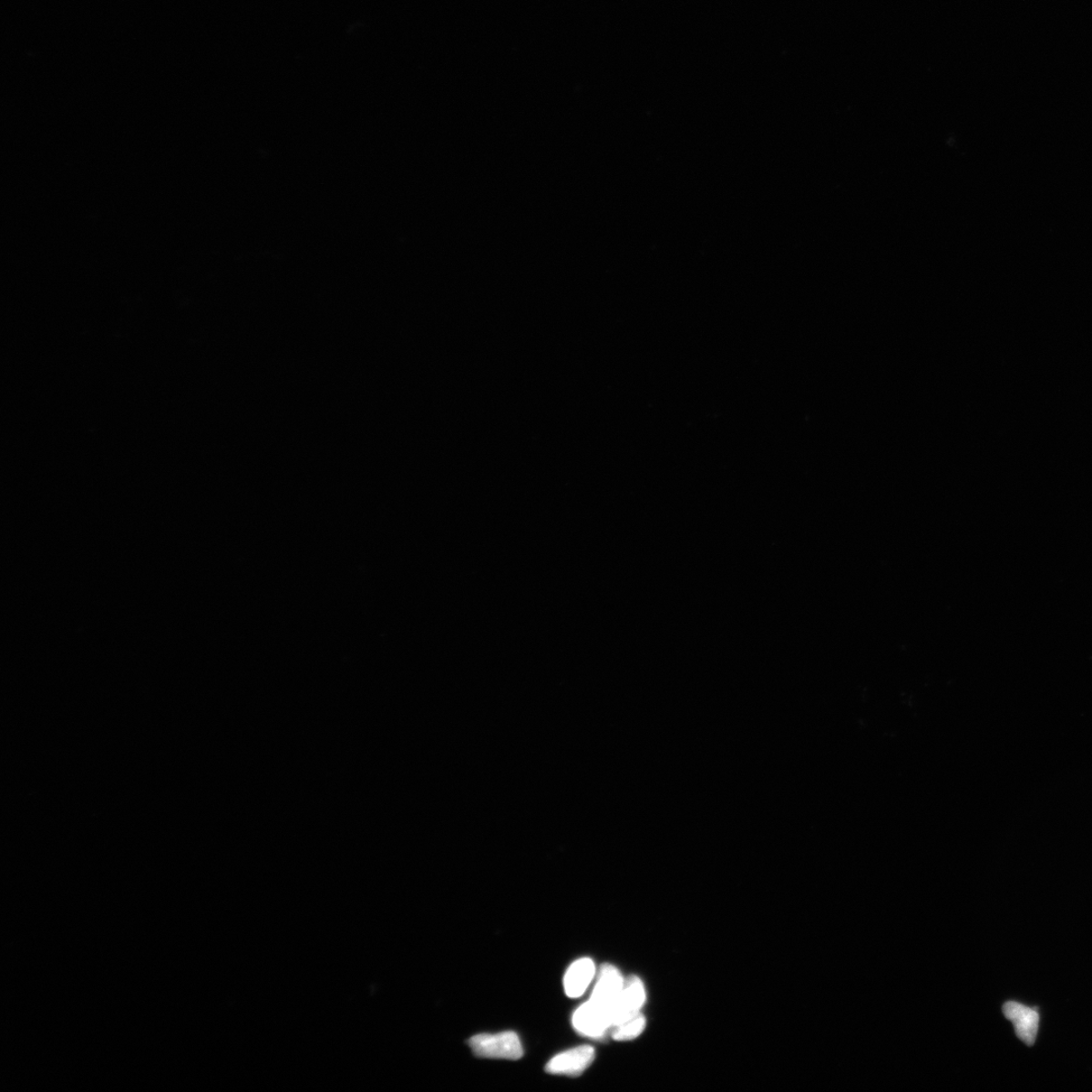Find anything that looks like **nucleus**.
<instances>
[{"label": "nucleus", "mask_w": 1092, "mask_h": 1092, "mask_svg": "<svg viewBox=\"0 0 1092 1092\" xmlns=\"http://www.w3.org/2000/svg\"><path fill=\"white\" fill-rule=\"evenodd\" d=\"M572 1025L579 1034L591 1037H602L612 1027L610 1013L591 1000L575 1011Z\"/></svg>", "instance_id": "39448f33"}, {"label": "nucleus", "mask_w": 1092, "mask_h": 1092, "mask_svg": "<svg viewBox=\"0 0 1092 1092\" xmlns=\"http://www.w3.org/2000/svg\"><path fill=\"white\" fill-rule=\"evenodd\" d=\"M646 1018L640 1014L634 1016L612 1027L613 1039L616 1041L633 1040L641 1035L643 1029L646 1028Z\"/></svg>", "instance_id": "6e6552de"}, {"label": "nucleus", "mask_w": 1092, "mask_h": 1092, "mask_svg": "<svg viewBox=\"0 0 1092 1092\" xmlns=\"http://www.w3.org/2000/svg\"><path fill=\"white\" fill-rule=\"evenodd\" d=\"M595 1050L591 1046H579L563 1052L546 1064L545 1071L556 1076L580 1077L594 1061Z\"/></svg>", "instance_id": "f03ea898"}, {"label": "nucleus", "mask_w": 1092, "mask_h": 1092, "mask_svg": "<svg viewBox=\"0 0 1092 1092\" xmlns=\"http://www.w3.org/2000/svg\"><path fill=\"white\" fill-rule=\"evenodd\" d=\"M596 967L589 958H581L572 963L563 979L566 995L571 998L583 996L595 978Z\"/></svg>", "instance_id": "0eeeda50"}, {"label": "nucleus", "mask_w": 1092, "mask_h": 1092, "mask_svg": "<svg viewBox=\"0 0 1092 1092\" xmlns=\"http://www.w3.org/2000/svg\"><path fill=\"white\" fill-rule=\"evenodd\" d=\"M624 982L621 973L614 966L610 964L602 966L590 1000L608 1011L611 1018V1010L617 998L620 996Z\"/></svg>", "instance_id": "7ed1b4c3"}, {"label": "nucleus", "mask_w": 1092, "mask_h": 1092, "mask_svg": "<svg viewBox=\"0 0 1092 1092\" xmlns=\"http://www.w3.org/2000/svg\"><path fill=\"white\" fill-rule=\"evenodd\" d=\"M644 1001H646V990H644L641 980L634 977L625 980L620 996L617 998L611 1010L612 1027L640 1014V1010Z\"/></svg>", "instance_id": "20e7f679"}, {"label": "nucleus", "mask_w": 1092, "mask_h": 1092, "mask_svg": "<svg viewBox=\"0 0 1092 1092\" xmlns=\"http://www.w3.org/2000/svg\"><path fill=\"white\" fill-rule=\"evenodd\" d=\"M470 1047L481 1058L518 1060L523 1056L521 1039L514 1032L477 1035L470 1040Z\"/></svg>", "instance_id": "f257e3e1"}, {"label": "nucleus", "mask_w": 1092, "mask_h": 1092, "mask_svg": "<svg viewBox=\"0 0 1092 1092\" xmlns=\"http://www.w3.org/2000/svg\"><path fill=\"white\" fill-rule=\"evenodd\" d=\"M1004 1014L1014 1024L1017 1036L1027 1045L1032 1046L1039 1028L1040 1016L1037 1009L1027 1008L1018 1002L1008 1001Z\"/></svg>", "instance_id": "423d86ee"}]
</instances>
